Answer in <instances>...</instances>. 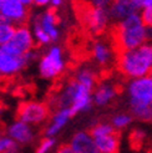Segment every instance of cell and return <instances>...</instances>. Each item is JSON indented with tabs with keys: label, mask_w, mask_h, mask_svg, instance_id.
Wrapping results in <instances>:
<instances>
[{
	"label": "cell",
	"mask_w": 152,
	"mask_h": 153,
	"mask_svg": "<svg viewBox=\"0 0 152 153\" xmlns=\"http://www.w3.org/2000/svg\"><path fill=\"white\" fill-rule=\"evenodd\" d=\"M55 153H75V152L72 151V148H71V146L69 143H63L61 146L57 148V151Z\"/></svg>",
	"instance_id": "26"
},
{
	"label": "cell",
	"mask_w": 152,
	"mask_h": 153,
	"mask_svg": "<svg viewBox=\"0 0 152 153\" xmlns=\"http://www.w3.org/2000/svg\"><path fill=\"white\" fill-rule=\"evenodd\" d=\"M7 1V0H0V10H1V7H3V5L5 4Z\"/></svg>",
	"instance_id": "32"
},
{
	"label": "cell",
	"mask_w": 152,
	"mask_h": 153,
	"mask_svg": "<svg viewBox=\"0 0 152 153\" xmlns=\"http://www.w3.org/2000/svg\"><path fill=\"white\" fill-rule=\"evenodd\" d=\"M18 148H19L18 142H15L13 138L3 137L1 141H0V153H4V152L15 153V152L18 151Z\"/></svg>",
	"instance_id": "22"
},
{
	"label": "cell",
	"mask_w": 152,
	"mask_h": 153,
	"mask_svg": "<svg viewBox=\"0 0 152 153\" xmlns=\"http://www.w3.org/2000/svg\"><path fill=\"white\" fill-rule=\"evenodd\" d=\"M0 49L13 56H24L25 53L31 51L34 49V40L28 26L18 27L11 40L0 46Z\"/></svg>",
	"instance_id": "5"
},
{
	"label": "cell",
	"mask_w": 152,
	"mask_h": 153,
	"mask_svg": "<svg viewBox=\"0 0 152 153\" xmlns=\"http://www.w3.org/2000/svg\"><path fill=\"white\" fill-rule=\"evenodd\" d=\"M19 85L18 77L15 75H1L0 76V92H9Z\"/></svg>",
	"instance_id": "18"
},
{
	"label": "cell",
	"mask_w": 152,
	"mask_h": 153,
	"mask_svg": "<svg viewBox=\"0 0 152 153\" xmlns=\"http://www.w3.org/2000/svg\"><path fill=\"white\" fill-rule=\"evenodd\" d=\"M70 146L75 153H95L97 152L95 140L89 132H77L71 140Z\"/></svg>",
	"instance_id": "13"
},
{
	"label": "cell",
	"mask_w": 152,
	"mask_h": 153,
	"mask_svg": "<svg viewBox=\"0 0 152 153\" xmlns=\"http://www.w3.org/2000/svg\"><path fill=\"white\" fill-rule=\"evenodd\" d=\"M50 114L51 110L46 102L25 101L19 103L15 118L16 121L25 122V123H40L48 120Z\"/></svg>",
	"instance_id": "4"
},
{
	"label": "cell",
	"mask_w": 152,
	"mask_h": 153,
	"mask_svg": "<svg viewBox=\"0 0 152 153\" xmlns=\"http://www.w3.org/2000/svg\"><path fill=\"white\" fill-rule=\"evenodd\" d=\"M4 108H6V106H5L4 101H1V100H0V112H1Z\"/></svg>",
	"instance_id": "31"
},
{
	"label": "cell",
	"mask_w": 152,
	"mask_h": 153,
	"mask_svg": "<svg viewBox=\"0 0 152 153\" xmlns=\"http://www.w3.org/2000/svg\"><path fill=\"white\" fill-rule=\"evenodd\" d=\"M115 67L125 81L150 75L152 70V44H143L137 49L116 56Z\"/></svg>",
	"instance_id": "2"
},
{
	"label": "cell",
	"mask_w": 152,
	"mask_h": 153,
	"mask_svg": "<svg viewBox=\"0 0 152 153\" xmlns=\"http://www.w3.org/2000/svg\"><path fill=\"white\" fill-rule=\"evenodd\" d=\"M71 117V113H70V108H65V110H60L57 112H55V114L52 116V123L45 129L42 136H46V137H52L54 134H56L60 128H61L66 122Z\"/></svg>",
	"instance_id": "15"
},
{
	"label": "cell",
	"mask_w": 152,
	"mask_h": 153,
	"mask_svg": "<svg viewBox=\"0 0 152 153\" xmlns=\"http://www.w3.org/2000/svg\"><path fill=\"white\" fill-rule=\"evenodd\" d=\"M124 92V82H116L109 85V83H100L96 90H95V95H94V100L95 103L98 106H104L107 105L111 100H113L117 95H121Z\"/></svg>",
	"instance_id": "11"
},
{
	"label": "cell",
	"mask_w": 152,
	"mask_h": 153,
	"mask_svg": "<svg viewBox=\"0 0 152 153\" xmlns=\"http://www.w3.org/2000/svg\"><path fill=\"white\" fill-rule=\"evenodd\" d=\"M150 76H151V77H152V70H151V72H150Z\"/></svg>",
	"instance_id": "34"
},
{
	"label": "cell",
	"mask_w": 152,
	"mask_h": 153,
	"mask_svg": "<svg viewBox=\"0 0 152 153\" xmlns=\"http://www.w3.org/2000/svg\"><path fill=\"white\" fill-rule=\"evenodd\" d=\"M7 21L15 22L19 27L28 26L30 20V10L19 0H7L0 10Z\"/></svg>",
	"instance_id": "8"
},
{
	"label": "cell",
	"mask_w": 152,
	"mask_h": 153,
	"mask_svg": "<svg viewBox=\"0 0 152 153\" xmlns=\"http://www.w3.org/2000/svg\"><path fill=\"white\" fill-rule=\"evenodd\" d=\"M128 141H130V147L133 151H140L143 144L146 142V133L140 129H132L128 136Z\"/></svg>",
	"instance_id": "17"
},
{
	"label": "cell",
	"mask_w": 152,
	"mask_h": 153,
	"mask_svg": "<svg viewBox=\"0 0 152 153\" xmlns=\"http://www.w3.org/2000/svg\"><path fill=\"white\" fill-rule=\"evenodd\" d=\"M30 57H33L31 51L24 56H13L0 49V72L1 75H15L28 64Z\"/></svg>",
	"instance_id": "9"
},
{
	"label": "cell",
	"mask_w": 152,
	"mask_h": 153,
	"mask_svg": "<svg viewBox=\"0 0 152 153\" xmlns=\"http://www.w3.org/2000/svg\"><path fill=\"white\" fill-rule=\"evenodd\" d=\"M7 22H9V21L6 20V18L1 13H0V25H1V24H7Z\"/></svg>",
	"instance_id": "28"
},
{
	"label": "cell",
	"mask_w": 152,
	"mask_h": 153,
	"mask_svg": "<svg viewBox=\"0 0 152 153\" xmlns=\"http://www.w3.org/2000/svg\"><path fill=\"white\" fill-rule=\"evenodd\" d=\"M15 31H16V29H15L14 25H10V24L0 25V46L9 42L11 40V37L14 36Z\"/></svg>",
	"instance_id": "19"
},
{
	"label": "cell",
	"mask_w": 152,
	"mask_h": 153,
	"mask_svg": "<svg viewBox=\"0 0 152 153\" xmlns=\"http://www.w3.org/2000/svg\"><path fill=\"white\" fill-rule=\"evenodd\" d=\"M36 21L41 25L42 30L50 36L51 40H56L57 39L59 33H57L55 25L59 24L60 18H59V15H57L56 6H51L50 9L42 15V16H41V15H40V16H37Z\"/></svg>",
	"instance_id": "12"
},
{
	"label": "cell",
	"mask_w": 152,
	"mask_h": 153,
	"mask_svg": "<svg viewBox=\"0 0 152 153\" xmlns=\"http://www.w3.org/2000/svg\"><path fill=\"white\" fill-rule=\"evenodd\" d=\"M64 72V62L61 56V49L54 46L42 56L40 61V74L44 79H56Z\"/></svg>",
	"instance_id": "6"
},
{
	"label": "cell",
	"mask_w": 152,
	"mask_h": 153,
	"mask_svg": "<svg viewBox=\"0 0 152 153\" xmlns=\"http://www.w3.org/2000/svg\"><path fill=\"white\" fill-rule=\"evenodd\" d=\"M128 94H130V103H141L148 105L152 102V77L135 79L130 82L128 86Z\"/></svg>",
	"instance_id": "7"
},
{
	"label": "cell",
	"mask_w": 152,
	"mask_h": 153,
	"mask_svg": "<svg viewBox=\"0 0 152 153\" xmlns=\"http://www.w3.org/2000/svg\"><path fill=\"white\" fill-rule=\"evenodd\" d=\"M35 85L33 82H28V83H19V85L15 87L11 92L14 96L16 97H22V96H26V95H34L35 94Z\"/></svg>",
	"instance_id": "20"
},
{
	"label": "cell",
	"mask_w": 152,
	"mask_h": 153,
	"mask_svg": "<svg viewBox=\"0 0 152 153\" xmlns=\"http://www.w3.org/2000/svg\"><path fill=\"white\" fill-rule=\"evenodd\" d=\"M104 36L110 42L115 57L147 42L146 27L137 14L131 15L121 22L111 24Z\"/></svg>",
	"instance_id": "1"
},
{
	"label": "cell",
	"mask_w": 152,
	"mask_h": 153,
	"mask_svg": "<svg viewBox=\"0 0 152 153\" xmlns=\"http://www.w3.org/2000/svg\"><path fill=\"white\" fill-rule=\"evenodd\" d=\"M117 131L118 129L115 128L111 123H101V122H98V123H96L95 126H92L89 129V134L92 137V138H96V137L112 134Z\"/></svg>",
	"instance_id": "16"
},
{
	"label": "cell",
	"mask_w": 152,
	"mask_h": 153,
	"mask_svg": "<svg viewBox=\"0 0 152 153\" xmlns=\"http://www.w3.org/2000/svg\"><path fill=\"white\" fill-rule=\"evenodd\" d=\"M54 143H55V140L52 137H48V138L41 140L39 147L36 149V153H48V151L54 146Z\"/></svg>",
	"instance_id": "25"
},
{
	"label": "cell",
	"mask_w": 152,
	"mask_h": 153,
	"mask_svg": "<svg viewBox=\"0 0 152 153\" xmlns=\"http://www.w3.org/2000/svg\"><path fill=\"white\" fill-rule=\"evenodd\" d=\"M34 1L36 5H45V4H48L50 0H34Z\"/></svg>",
	"instance_id": "27"
},
{
	"label": "cell",
	"mask_w": 152,
	"mask_h": 153,
	"mask_svg": "<svg viewBox=\"0 0 152 153\" xmlns=\"http://www.w3.org/2000/svg\"><path fill=\"white\" fill-rule=\"evenodd\" d=\"M131 121H132V116L131 114H127V113H120V114H116L115 117L112 118V126L117 128V129H122L124 127L128 126L131 123Z\"/></svg>",
	"instance_id": "21"
},
{
	"label": "cell",
	"mask_w": 152,
	"mask_h": 153,
	"mask_svg": "<svg viewBox=\"0 0 152 153\" xmlns=\"http://www.w3.org/2000/svg\"><path fill=\"white\" fill-rule=\"evenodd\" d=\"M19 1H21L24 5H30V4H31V3L34 1V0H19Z\"/></svg>",
	"instance_id": "30"
},
{
	"label": "cell",
	"mask_w": 152,
	"mask_h": 153,
	"mask_svg": "<svg viewBox=\"0 0 152 153\" xmlns=\"http://www.w3.org/2000/svg\"><path fill=\"white\" fill-rule=\"evenodd\" d=\"M141 21L145 27H152V6L143 7L141 13Z\"/></svg>",
	"instance_id": "24"
},
{
	"label": "cell",
	"mask_w": 152,
	"mask_h": 153,
	"mask_svg": "<svg viewBox=\"0 0 152 153\" xmlns=\"http://www.w3.org/2000/svg\"><path fill=\"white\" fill-rule=\"evenodd\" d=\"M4 131H0V141H1V138H3V137H4Z\"/></svg>",
	"instance_id": "33"
},
{
	"label": "cell",
	"mask_w": 152,
	"mask_h": 153,
	"mask_svg": "<svg viewBox=\"0 0 152 153\" xmlns=\"http://www.w3.org/2000/svg\"><path fill=\"white\" fill-rule=\"evenodd\" d=\"M80 29L91 37H101L109 29V11L87 0H71Z\"/></svg>",
	"instance_id": "3"
},
{
	"label": "cell",
	"mask_w": 152,
	"mask_h": 153,
	"mask_svg": "<svg viewBox=\"0 0 152 153\" xmlns=\"http://www.w3.org/2000/svg\"><path fill=\"white\" fill-rule=\"evenodd\" d=\"M51 3H52V6H59V5H61L63 0H51Z\"/></svg>",
	"instance_id": "29"
},
{
	"label": "cell",
	"mask_w": 152,
	"mask_h": 153,
	"mask_svg": "<svg viewBox=\"0 0 152 153\" xmlns=\"http://www.w3.org/2000/svg\"><path fill=\"white\" fill-rule=\"evenodd\" d=\"M34 31H35V36L37 37V40H39V42H41V44H48V42L51 40V39H50V36L44 31L42 27H41V25H40L37 21H35Z\"/></svg>",
	"instance_id": "23"
},
{
	"label": "cell",
	"mask_w": 152,
	"mask_h": 153,
	"mask_svg": "<svg viewBox=\"0 0 152 153\" xmlns=\"http://www.w3.org/2000/svg\"><path fill=\"white\" fill-rule=\"evenodd\" d=\"M7 133L10 134V137L14 141H16L18 143H22V144L29 143L34 138L33 131L30 129L28 123L21 122V121H16L11 127H9Z\"/></svg>",
	"instance_id": "14"
},
{
	"label": "cell",
	"mask_w": 152,
	"mask_h": 153,
	"mask_svg": "<svg viewBox=\"0 0 152 153\" xmlns=\"http://www.w3.org/2000/svg\"><path fill=\"white\" fill-rule=\"evenodd\" d=\"M109 18L112 20V24L121 22L128 16L137 13L132 0H113L111 5L107 7Z\"/></svg>",
	"instance_id": "10"
},
{
	"label": "cell",
	"mask_w": 152,
	"mask_h": 153,
	"mask_svg": "<svg viewBox=\"0 0 152 153\" xmlns=\"http://www.w3.org/2000/svg\"><path fill=\"white\" fill-rule=\"evenodd\" d=\"M95 153H100V152H98V151H97V152H95Z\"/></svg>",
	"instance_id": "36"
},
{
	"label": "cell",
	"mask_w": 152,
	"mask_h": 153,
	"mask_svg": "<svg viewBox=\"0 0 152 153\" xmlns=\"http://www.w3.org/2000/svg\"><path fill=\"white\" fill-rule=\"evenodd\" d=\"M4 153H11V152H4Z\"/></svg>",
	"instance_id": "35"
}]
</instances>
